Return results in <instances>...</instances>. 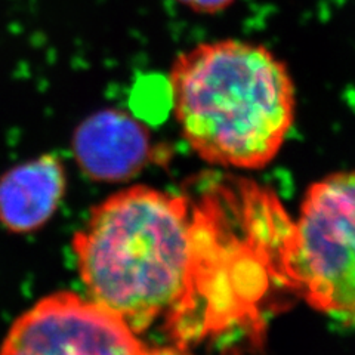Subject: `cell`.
I'll list each match as a JSON object with an SVG mask.
<instances>
[{
	"mask_svg": "<svg viewBox=\"0 0 355 355\" xmlns=\"http://www.w3.org/2000/svg\"><path fill=\"white\" fill-rule=\"evenodd\" d=\"M168 91L188 147L220 168H265L295 123L291 71L263 44L237 39L198 43L175 58Z\"/></svg>",
	"mask_w": 355,
	"mask_h": 355,
	"instance_id": "2",
	"label": "cell"
},
{
	"mask_svg": "<svg viewBox=\"0 0 355 355\" xmlns=\"http://www.w3.org/2000/svg\"><path fill=\"white\" fill-rule=\"evenodd\" d=\"M178 3L202 15L220 14L236 3V0H176Z\"/></svg>",
	"mask_w": 355,
	"mask_h": 355,
	"instance_id": "7",
	"label": "cell"
},
{
	"mask_svg": "<svg viewBox=\"0 0 355 355\" xmlns=\"http://www.w3.org/2000/svg\"><path fill=\"white\" fill-rule=\"evenodd\" d=\"M219 198L133 185L96 205L71 250L89 296L144 336L160 324L173 354L215 339L246 314L253 287Z\"/></svg>",
	"mask_w": 355,
	"mask_h": 355,
	"instance_id": "1",
	"label": "cell"
},
{
	"mask_svg": "<svg viewBox=\"0 0 355 355\" xmlns=\"http://www.w3.org/2000/svg\"><path fill=\"white\" fill-rule=\"evenodd\" d=\"M2 355L163 354L92 296L61 291L43 296L8 329Z\"/></svg>",
	"mask_w": 355,
	"mask_h": 355,
	"instance_id": "4",
	"label": "cell"
},
{
	"mask_svg": "<svg viewBox=\"0 0 355 355\" xmlns=\"http://www.w3.org/2000/svg\"><path fill=\"white\" fill-rule=\"evenodd\" d=\"M65 190L64 163L55 154L12 166L0 176V225L14 234L40 230L57 214Z\"/></svg>",
	"mask_w": 355,
	"mask_h": 355,
	"instance_id": "6",
	"label": "cell"
},
{
	"mask_svg": "<svg viewBox=\"0 0 355 355\" xmlns=\"http://www.w3.org/2000/svg\"><path fill=\"white\" fill-rule=\"evenodd\" d=\"M71 150L80 171L98 182H125L153 157L148 128L128 111L104 108L76 128Z\"/></svg>",
	"mask_w": 355,
	"mask_h": 355,
	"instance_id": "5",
	"label": "cell"
},
{
	"mask_svg": "<svg viewBox=\"0 0 355 355\" xmlns=\"http://www.w3.org/2000/svg\"><path fill=\"white\" fill-rule=\"evenodd\" d=\"M286 265L311 308L355 326V171L309 185L288 237Z\"/></svg>",
	"mask_w": 355,
	"mask_h": 355,
	"instance_id": "3",
	"label": "cell"
}]
</instances>
